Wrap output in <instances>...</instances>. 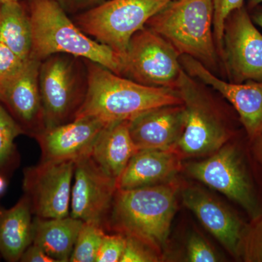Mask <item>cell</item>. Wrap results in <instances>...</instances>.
I'll use <instances>...</instances> for the list:
<instances>
[{"instance_id":"2","label":"cell","mask_w":262,"mask_h":262,"mask_svg":"<svg viewBox=\"0 0 262 262\" xmlns=\"http://www.w3.org/2000/svg\"><path fill=\"white\" fill-rule=\"evenodd\" d=\"M179 184L174 180L117 189L104 229L140 239L161 254L177 209Z\"/></svg>"},{"instance_id":"6","label":"cell","mask_w":262,"mask_h":262,"mask_svg":"<svg viewBox=\"0 0 262 262\" xmlns=\"http://www.w3.org/2000/svg\"><path fill=\"white\" fill-rule=\"evenodd\" d=\"M173 0H108L75 15L76 25L96 42L119 56L126 51L134 34Z\"/></svg>"},{"instance_id":"22","label":"cell","mask_w":262,"mask_h":262,"mask_svg":"<svg viewBox=\"0 0 262 262\" xmlns=\"http://www.w3.org/2000/svg\"><path fill=\"white\" fill-rule=\"evenodd\" d=\"M0 42L24 61L31 58L32 25L24 0L0 3Z\"/></svg>"},{"instance_id":"18","label":"cell","mask_w":262,"mask_h":262,"mask_svg":"<svg viewBox=\"0 0 262 262\" xmlns=\"http://www.w3.org/2000/svg\"><path fill=\"white\" fill-rule=\"evenodd\" d=\"M174 149H139L117 180V189H132L170 180L182 168Z\"/></svg>"},{"instance_id":"10","label":"cell","mask_w":262,"mask_h":262,"mask_svg":"<svg viewBox=\"0 0 262 262\" xmlns=\"http://www.w3.org/2000/svg\"><path fill=\"white\" fill-rule=\"evenodd\" d=\"M75 161H40L24 170L23 189L33 214L41 219L70 215Z\"/></svg>"},{"instance_id":"4","label":"cell","mask_w":262,"mask_h":262,"mask_svg":"<svg viewBox=\"0 0 262 262\" xmlns=\"http://www.w3.org/2000/svg\"><path fill=\"white\" fill-rule=\"evenodd\" d=\"M147 28L207 68L217 64L213 0H173L148 20Z\"/></svg>"},{"instance_id":"17","label":"cell","mask_w":262,"mask_h":262,"mask_svg":"<svg viewBox=\"0 0 262 262\" xmlns=\"http://www.w3.org/2000/svg\"><path fill=\"white\" fill-rule=\"evenodd\" d=\"M185 124L183 104L151 108L128 121L131 138L138 149H174Z\"/></svg>"},{"instance_id":"8","label":"cell","mask_w":262,"mask_h":262,"mask_svg":"<svg viewBox=\"0 0 262 262\" xmlns=\"http://www.w3.org/2000/svg\"><path fill=\"white\" fill-rule=\"evenodd\" d=\"M121 58L122 77L149 87L177 89L183 70L180 55L154 31L145 27L135 33Z\"/></svg>"},{"instance_id":"28","label":"cell","mask_w":262,"mask_h":262,"mask_svg":"<svg viewBox=\"0 0 262 262\" xmlns=\"http://www.w3.org/2000/svg\"><path fill=\"white\" fill-rule=\"evenodd\" d=\"M125 248L120 262H158L161 254L140 239L125 236Z\"/></svg>"},{"instance_id":"25","label":"cell","mask_w":262,"mask_h":262,"mask_svg":"<svg viewBox=\"0 0 262 262\" xmlns=\"http://www.w3.org/2000/svg\"><path fill=\"white\" fill-rule=\"evenodd\" d=\"M241 258L246 262H262V215L246 227L241 244Z\"/></svg>"},{"instance_id":"14","label":"cell","mask_w":262,"mask_h":262,"mask_svg":"<svg viewBox=\"0 0 262 262\" xmlns=\"http://www.w3.org/2000/svg\"><path fill=\"white\" fill-rule=\"evenodd\" d=\"M41 61L30 58L18 75L0 86V103L25 131L34 136L44 130L39 85Z\"/></svg>"},{"instance_id":"24","label":"cell","mask_w":262,"mask_h":262,"mask_svg":"<svg viewBox=\"0 0 262 262\" xmlns=\"http://www.w3.org/2000/svg\"><path fill=\"white\" fill-rule=\"evenodd\" d=\"M25 131L0 103V170L11 162L15 152V140Z\"/></svg>"},{"instance_id":"37","label":"cell","mask_w":262,"mask_h":262,"mask_svg":"<svg viewBox=\"0 0 262 262\" xmlns=\"http://www.w3.org/2000/svg\"><path fill=\"white\" fill-rule=\"evenodd\" d=\"M11 1H20V0H0V3H5V2H11Z\"/></svg>"},{"instance_id":"29","label":"cell","mask_w":262,"mask_h":262,"mask_svg":"<svg viewBox=\"0 0 262 262\" xmlns=\"http://www.w3.org/2000/svg\"><path fill=\"white\" fill-rule=\"evenodd\" d=\"M125 248V235L120 233H106L100 245L96 262H120Z\"/></svg>"},{"instance_id":"3","label":"cell","mask_w":262,"mask_h":262,"mask_svg":"<svg viewBox=\"0 0 262 262\" xmlns=\"http://www.w3.org/2000/svg\"><path fill=\"white\" fill-rule=\"evenodd\" d=\"M32 30L31 58L42 62L55 54H67L121 74L122 58L82 32L56 0H24Z\"/></svg>"},{"instance_id":"27","label":"cell","mask_w":262,"mask_h":262,"mask_svg":"<svg viewBox=\"0 0 262 262\" xmlns=\"http://www.w3.org/2000/svg\"><path fill=\"white\" fill-rule=\"evenodd\" d=\"M186 260L189 262L221 261L220 255L204 237L196 232L189 234L186 246Z\"/></svg>"},{"instance_id":"30","label":"cell","mask_w":262,"mask_h":262,"mask_svg":"<svg viewBox=\"0 0 262 262\" xmlns=\"http://www.w3.org/2000/svg\"><path fill=\"white\" fill-rule=\"evenodd\" d=\"M26 61L4 43L0 42V86L18 75Z\"/></svg>"},{"instance_id":"19","label":"cell","mask_w":262,"mask_h":262,"mask_svg":"<svg viewBox=\"0 0 262 262\" xmlns=\"http://www.w3.org/2000/svg\"><path fill=\"white\" fill-rule=\"evenodd\" d=\"M138 150L131 138L128 121H123L105 127L90 155L105 173L117 180Z\"/></svg>"},{"instance_id":"15","label":"cell","mask_w":262,"mask_h":262,"mask_svg":"<svg viewBox=\"0 0 262 262\" xmlns=\"http://www.w3.org/2000/svg\"><path fill=\"white\" fill-rule=\"evenodd\" d=\"M182 198L184 206L196 215L229 254L241 258V244L247 225L237 215L199 187L184 188Z\"/></svg>"},{"instance_id":"5","label":"cell","mask_w":262,"mask_h":262,"mask_svg":"<svg viewBox=\"0 0 262 262\" xmlns=\"http://www.w3.org/2000/svg\"><path fill=\"white\" fill-rule=\"evenodd\" d=\"M185 110V124L176 151L182 159L213 154L230 139L222 115L210 96L183 69L177 89Z\"/></svg>"},{"instance_id":"21","label":"cell","mask_w":262,"mask_h":262,"mask_svg":"<svg viewBox=\"0 0 262 262\" xmlns=\"http://www.w3.org/2000/svg\"><path fill=\"white\" fill-rule=\"evenodd\" d=\"M84 222L69 215L64 218L33 220L32 244L44 250L56 262L70 261Z\"/></svg>"},{"instance_id":"16","label":"cell","mask_w":262,"mask_h":262,"mask_svg":"<svg viewBox=\"0 0 262 262\" xmlns=\"http://www.w3.org/2000/svg\"><path fill=\"white\" fill-rule=\"evenodd\" d=\"M107 124L91 117L44 129L34 136L40 146L41 161L76 160L91 154L95 142Z\"/></svg>"},{"instance_id":"9","label":"cell","mask_w":262,"mask_h":262,"mask_svg":"<svg viewBox=\"0 0 262 262\" xmlns=\"http://www.w3.org/2000/svg\"><path fill=\"white\" fill-rule=\"evenodd\" d=\"M187 171L239 205L253 220L262 215L244 157L235 146L225 144L206 159L188 164Z\"/></svg>"},{"instance_id":"23","label":"cell","mask_w":262,"mask_h":262,"mask_svg":"<svg viewBox=\"0 0 262 262\" xmlns=\"http://www.w3.org/2000/svg\"><path fill=\"white\" fill-rule=\"evenodd\" d=\"M105 229L96 224L84 222L72 251L71 262H96Z\"/></svg>"},{"instance_id":"1","label":"cell","mask_w":262,"mask_h":262,"mask_svg":"<svg viewBox=\"0 0 262 262\" xmlns=\"http://www.w3.org/2000/svg\"><path fill=\"white\" fill-rule=\"evenodd\" d=\"M84 61L87 90L75 118L94 117L111 125L130 121L151 108L183 104L177 90L144 85L95 62Z\"/></svg>"},{"instance_id":"32","label":"cell","mask_w":262,"mask_h":262,"mask_svg":"<svg viewBox=\"0 0 262 262\" xmlns=\"http://www.w3.org/2000/svg\"><path fill=\"white\" fill-rule=\"evenodd\" d=\"M20 261L23 262H56L45 252L44 250L32 244L24 251Z\"/></svg>"},{"instance_id":"31","label":"cell","mask_w":262,"mask_h":262,"mask_svg":"<svg viewBox=\"0 0 262 262\" xmlns=\"http://www.w3.org/2000/svg\"><path fill=\"white\" fill-rule=\"evenodd\" d=\"M67 14H80L108 0H56Z\"/></svg>"},{"instance_id":"36","label":"cell","mask_w":262,"mask_h":262,"mask_svg":"<svg viewBox=\"0 0 262 262\" xmlns=\"http://www.w3.org/2000/svg\"><path fill=\"white\" fill-rule=\"evenodd\" d=\"M5 188V180L3 177L0 176V194L3 192Z\"/></svg>"},{"instance_id":"35","label":"cell","mask_w":262,"mask_h":262,"mask_svg":"<svg viewBox=\"0 0 262 262\" xmlns=\"http://www.w3.org/2000/svg\"><path fill=\"white\" fill-rule=\"evenodd\" d=\"M248 4L251 9H253L258 5L262 4V0H248Z\"/></svg>"},{"instance_id":"12","label":"cell","mask_w":262,"mask_h":262,"mask_svg":"<svg viewBox=\"0 0 262 262\" xmlns=\"http://www.w3.org/2000/svg\"><path fill=\"white\" fill-rule=\"evenodd\" d=\"M70 215L104 229L117 190V180L98 166L91 155L75 162Z\"/></svg>"},{"instance_id":"33","label":"cell","mask_w":262,"mask_h":262,"mask_svg":"<svg viewBox=\"0 0 262 262\" xmlns=\"http://www.w3.org/2000/svg\"><path fill=\"white\" fill-rule=\"evenodd\" d=\"M253 141V155L258 163L262 165V133Z\"/></svg>"},{"instance_id":"34","label":"cell","mask_w":262,"mask_h":262,"mask_svg":"<svg viewBox=\"0 0 262 262\" xmlns=\"http://www.w3.org/2000/svg\"><path fill=\"white\" fill-rule=\"evenodd\" d=\"M253 10V13L251 15V19H252L253 23L262 29V6L258 5Z\"/></svg>"},{"instance_id":"13","label":"cell","mask_w":262,"mask_h":262,"mask_svg":"<svg viewBox=\"0 0 262 262\" xmlns=\"http://www.w3.org/2000/svg\"><path fill=\"white\" fill-rule=\"evenodd\" d=\"M180 61L189 75L211 86L232 103L251 141L261 134L262 80L227 82L213 75L209 69L192 57L181 56Z\"/></svg>"},{"instance_id":"20","label":"cell","mask_w":262,"mask_h":262,"mask_svg":"<svg viewBox=\"0 0 262 262\" xmlns=\"http://www.w3.org/2000/svg\"><path fill=\"white\" fill-rule=\"evenodd\" d=\"M32 210L28 196H24L9 209H0V256L6 261H20L32 244Z\"/></svg>"},{"instance_id":"7","label":"cell","mask_w":262,"mask_h":262,"mask_svg":"<svg viewBox=\"0 0 262 262\" xmlns=\"http://www.w3.org/2000/svg\"><path fill=\"white\" fill-rule=\"evenodd\" d=\"M77 58L55 54L41 62L39 85L44 129L73 120L83 101L87 71L84 72Z\"/></svg>"},{"instance_id":"11","label":"cell","mask_w":262,"mask_h":262,"mask_svg":"<svg viewBox=\"0 0 262 262\" xmlns=\"http://www.w3.org/2000/svg\"><path fill=\"white\" fill-rule=\"evenodd\" d=\"M222 58L232 82L262 80V34L244 5L226 19Z\"/></svg>"},{"instance_id":"26","label":"cell","mask_w":262,"mask_h":262,"mask_svg":"<svg viewBox=\"0 0 262 262\" xmlns=\"http://www.w3.org/2000/svg\"><path fill=\"white\" fill-rule=\"evenodd\" d=\"M245 0H213V34L217 52L223 56L224 29L226 19L234 10L244 6Z\"/></svg>"}]
</instances>
